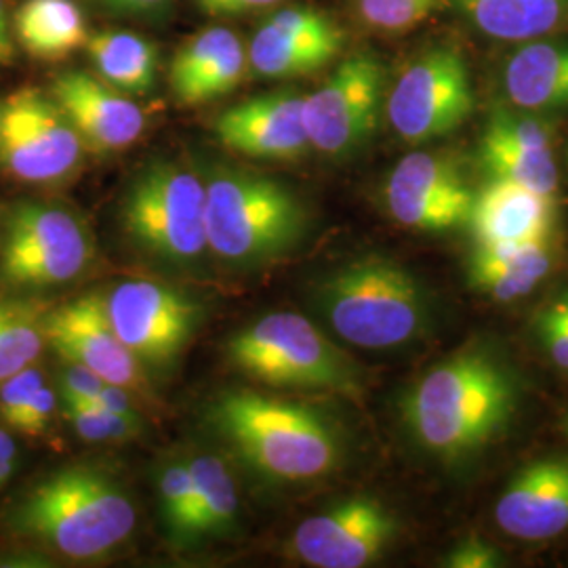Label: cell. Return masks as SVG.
<instances>
[{
	"label": "cell",
	"instance_id": "27",
	"mask_svg": "<svg viewBox=\"0 0 568 568\" xmlns=\"http://www.w3.org/2000/svg\"><path fill=\"white\" fill-rule=\"evenodd\" d=\"M344 41L305 39L272 26L262 23L248 47V63L255 74L265 79H293L321 70L335 60Z\"/></svg>",
	"mask_w": 568,
	"mask_h": 568
},
{
	"label": "cell",
	"instance_id": "11",
	"mask_svg": "<svg viewBox=\"0 0 568 568\" xmlns=\"http://www.w3.org/2000/svg\"><path fill=\"white\" fill-rule=\"evenodd\" d=\"M82 150L60 103L39 89H20L0 103V163L21 182H60L81 164Z\"/></svg>",
	"mask_w": 568,
	"mask_h": 568
},
{
	"label": "cell",
	"instance_id": "14",
	"mask_svg": "<svg viewBox=\"0 0 568 568\" xmlns=\"http://www.w3.org/2000/svg\"><path fill=\"white\" fill-rule=\"evenodd\" d=\"M384 199L396 224L419 232H448L467 225L476 192L453 159L413 152L392 169Z\"/></svg>",
	"mask_w": 568,
	"mask_h": 568
},
{
	"label": "cell",
	"instance_id": "6",
	"mask_svg": "<svg viewBox=\"0 0 568 568\" xmlns=\"http://www.w3.org/2000/svg\"><path fill=\"white\" fill-rule=\"evenodd\" d=\"M225 356L265 386L363 394L361 368L302 314L274 312L257 318L227 339Z\"/></svg>",
	"mask_w": 568,
	"mask_h": 568
},
{
	"label": "cell",
	"instance_id": "30",
	"mask_svg": "<svg viewBox=\"0 0 568 568\" xmlns=\"http://www.w3.org/2000/svg\"><path fill=\"white\" fill-rule=\"evenodd\" d=\"M164 530L173 546H194L196 523V488L185 459L169 462L156 476Z\"/></svg>",
	"mask_w": 568,
	"mask_h": 568
},
{
	"label": "cell",
	"instance_id": "33",
	"mask_svg": "<svg viewBox=\"0 0 568 568\" xmlns=\"http://www.w3.org/2000/svg\"><path fill=\"white\" fill-rule=\"evenodd\" d=\"M44 386V375L34 366H26L2 382L0 387V419L4 426L13 427L21 410L32 396Z\"/></svg>",
	"mask_w": 568,
	"mask_h": 568
},
{
	"label": "cell",
	"instance_id": "37",
	"mask_svg": "<svg viewBox=\"0 0 568 568\" xmlns=\"http://www.w3.org/2000/svg\"><path fill=\"white\" fill-rule=\"evenodd\" d=\"M108 382L87 366L68 363L61 375L63 400H91Z\"/></svg>",
	"mask_w": 568,
	"mask_h": 568
},
{
	"label": "cell",
	"instance_id": "32",
	"mask_svg": "<svg viewBox=\"0 0 568 568\" xmlns=\"http://www.w3.org/2000/svg\"><path fill=\"white\" fill-rule=\"evenodd\" d=\"M443 0H354L358 20L373 30L405 32L426 20Z\"/></svg>",
	"mask_w": 568,
	"mask_h": 568
},
{
	"label": "cell",
	"instance_id": "7",
	"mask_svg": "<svg viewBox=\"0 0 568 568\" xmlns=\"http://www.w3.org/2000/svg\"><path fill=\"white\" fill-rule=\"evenodd\" d=\"M121 224L145 257L173 270H196L209 251L203 180L171 159L145 164L122 196Z\"/></svg>",
	"mask_w": 568,
	"mask_h": 568
},
{
	"label": "cell",
	"instance_id": "10",
	"mask_svg": "<svg viewBox=\"0 0 568 568\" xmlns=\"http://www.w3.org/2000/svg\"><path fill=\"white\" fill-rule=\"evenodd\" d=\"M387 100V70L373 53L342 61L312 95H305V131L312 148L331 159L361 150L375 133Z\"/></svg>",
	"mask_w": 568,
	"mask_h": 568
},
{
	"label": "cell",
	"instance_id": "41",
	"mask_svg": "<svg viewBox=\"0 0 568 568\" xmlns=\"http://www.w3.org/2000/svg\"><path fill=\"white\" fill-rule=\"evenodd\" d=\"M16 464H18L16 443L4 429H0V488L4 487L13 476Z\"/></svg>",
	"mask_w": 568,
	"mask_h": 568
},
{
	"label": "cell",
	"instance_id": "42",
	"mask_svg": "<svg viewBox=\"0 0 568 568\" xmlns=\"http://www.w3.org/2000/svg\"><path fill=\"white\" fill-rule=\"evenodd\" d=\"M16 58V44H13V34L9 28V20L4 13V4L0 0V65L11 63Z\"/></svg>",
	"mask_w": 568,
	"mask_h": 568
},
{
	"label": "cell",
	"instance_id": "31",
	"mask_svg": "<svg viewBox=\"0 0 568 568\" xmlns=\"http://www.w3.org/2000/svg\"><path fill=\"white\" fill-rule=\"evenodd\" d=\"M63 413L74 432L89 443L131 440L142 432L140 417H122L91 400H63Z\"/></svg>",
	"mask_w": 568,
	"mask_h": 568
},
{
	"label": "cell",
	"instance_id": "21",
	"mask_svg": "<svg viewBox=\"0 0 568 568\" xmlns=\"http://www.w3.org/2000/svg\"><path fill=\"white\" fill-rule=\"evenodd\" d=\"M248 65L241 39L227 28H206L183 44L169 70V84L183 105L217 100L234 91Z\"/></svg>",
	"mask_w": 568,
	"mask_h": 568
},
{
	"label": "cell",
	"instance_id": "15",
	"mask_svg": "<svg viewBox=\"0 0 568 568\" xmlns=\"http://www.w3.org/2000/svg\"><path fill=\"white\" fill-rule=\"evenodd\" d=\"M42 333L68 363L91 368L103 382L126 389L145 386L138 358L108 318L103 295H82L49 312L42 318Z\"/></svg>",
	"mask_w": 568,
	"mask_h": 568
},
{
	"label": "cell",
	"instance_id": "19",
	"mask_svg": "<svg viewBox=\"0 0 568 568\" xmlns=\"http://www.w3.org/2000/svg\"><path fill=\"white\" fill-rule=\"evenodd\" d=\"M504 532L541 541L568 530V462L541 459L520 469L495 506Z\"/></svg>",
	"mask_w": 568,
	"mask_h": 568
},
{
	"label": "cell",
	"instance_id": "20",
	"mask_svg": "<svg viewBox=\"0 0 568 568\" xmlns=\"http://www.w3.org/2000/svg\"><path fill=\"white\" fill-rule=\"evenodd\" d=\"M469 230L476 244H527L551 241L556 199L520 183L487 180L476 192Z\"/></svg>",
	"mask_w": 568,
	"mask_h": 568
},
{
	"label": "cell",
	"instance_id": "39",
	"mask_svg": "<svg viewBox=\"0 0 568 568\" xmlns=\"http://www.w3.org/2000/svg\"><path fill=\"white\" fill-rule=\"evenodd\" d=\"M194 2L211 18H232V16L262 11L272 4H278L281 0H194Z\"/></svg>",
	"mask_w": 568,
	"mask_h": 568
},
{
	"label": "cell",
	"instance_id": "13",
	"mask_svg": "<svg viewBox=\"0 0 568 568\" xmlns=\"http://www.w3.org/2000/svg\"><path fill=\"white\" fill-rule=\"evenodd\" d=\"M398 535L394 514L375 497H349L305 518L288 549L307 567L363 568L377 562Z\"/></svg>",
	"mask_w": 568,
	"mask_h": 568
},
{
	"label": "cell",
	"instance_id": "25",
	"mask_svg": "<svg viewBox=\"0 0 568 568\" xmlns=\"http://www.w3.org/2000/svg\"><path fill=\"white\" fill-rule=\"evenodd\" d=\"M16 39L39 60H61L89 39L74 0H26L13 16Z\"/></svg>",
	"mask_w": 568,
	"mask_h": 568
},
{
	"label": "cell",
	"instance_id": "43",
	"mask_svg": "<svg viewBox=\"0 0 568 568\" xmlns=\"http://www.w3.org/2000/svg\"><path fill=\"white\" fill-rule=\"evenodd\" d=\"M556 304L560 305L565 312L568 314V291L567 293H562L558 300H556Z\"/></svg>",
	"mask_w": 568,
	"mask_h": 568
},
{
	"label": "cell",
	"instance_id": "2",
	"mask_svg": "<svg viewBox=\"0 0 568 568\" xmlns=\"http://www.w3.org/2000/svg\"><path fill=\"white\" fill-rule=\"evenodd\" d=\"M206 422L246 466L270 483H310L339 466L344 445L316 406L253 389H227L206 408Z\"/></svg>",
	"mask_w": 568,
	"mask_h": 568
},
{
	"label": "cell",
	"instance_id": "28",
	"mask_svg": "<svg viewBox=\"0 0 568 568\" xmlns=\"http://www.w3.org/2000/svg\"><path fill=\"white\" fill-rule=\"evenodd\" d=\"M196 488L194 546L204 539H225L239 527V490L230 467L215 453L185 459Z\"/></svg>",
	"mask_w": 568,
	"mask_h": 568
},
{
	"label": "cell",
	"instance_id": "26",
	"mask_svg": "<svg viewBox=\"0 0 568 568\" xmlns=\"http://www.w3.org/2000/svg\"><path fill=\"white\" fill-rule=\"evenodd\" d=\"M84 51L102 81L129 95H145L154 89L159 51L150 41L126 30L89 34Z\"/></svg>",
	"mask_w": 568,
	"mask_h": 568
},
{
	"label": "cell",
	"instance_id": "34",
	"mask_svg": "<svg viewBox=\"0 0 568 568\" xmlns=\"http://www.w3.org/2000/svg\"><path fill=\"white\" fill-rule=\"evenodd\" d=\"M535 331L539 344L548 352L549 358L568 371V314L560 305L549 304L535 318Z\"/></svg>",
	"mask_w": 568,
	"mask_h": 568
},
{
	"label": "cell",
	"instance_id": "3",
	"mask_svg": "<svg viewBox=\"0 0 568 568\" xmlns=\"http://www.w3.org/2000/svg\"><path fill=\"white\" fill-rule=\"evenodd\" d=\"M129 493L95 466L61 467L28 490L13 527L72 560L110 556L135 530Z\"/></svg>",
	"mask_w": 568,
	"mask_h": 568
},
{
	"label": "cell",
	"instance_id": "35",
	"mask_svg": "<svg viewBox=\"0 0 568 568\" xmlns=\"http://www.w3.org/2000/svg\"><path fill=\"white\" fill-rule=\"evenodd\" d=\"M501 565L504 556L476 535L459 541L445 558V567L450 568H495Z\"/></svg>",
	"mask_w": 568,
	"mask_h": 568
},
{
	"label": "cell",
	"instance_id": "8",
	"mask_svg": "<svg viewBox=\"0 0 568 568\" xmlns=\"http://www.w3.org/2000/svg\"><path fill=\"white\" fill-rule=\"evenodd\" d=\"M95 253L77 215L58 204H13L0 239V274L18 286H53L79 278Z\"/></svg>",
	"mask_w": 568,
	"mask_h": 568
},
{
	"label": "cell",
	"instance_id": "38",
	"mask_svg": "<svg viewBox=\"0 0 568 568\" xmlns=\"http://www.w3.org/2000/svg\"><path fill=\"white\" fill-rule=\"evenodd\" d=\"M103 11L124 18H156L169 9L171 0H93Z\"/></svg>",
	"mask_w": 568,
	"mask_h": 568
},
{
	"label": "cell",
	"instance_id": "23",
	"mask_svg": "<svg viewBox=\"0 0 568 568\" xmlns=\"http://www.w3.org/2000/svg\"><path fill=\"white\" fill-rule=\"evenodd\" d=\"M504 91L527 112L567 110L568 41L523 42L504 65Z\"/></svg>",
	"mask_w": 568,
	"mask_h": 568
},
{
	"label": "cell",
	"instance_id": "12",
	"mask_svg": "<svg viewBox=\"0 0 568 568\" xmlns=\"http://www.w3.org/2000/svg\"><path fill=\"white\" fill-rule=\"evenodd\" d=\"M103 300L119 339L152 368L173 365L201 325V305L169 284L124 281Z\"/></svg>",
	"mask_w": 568,
	"mask_h": 568
},
{
	"label": "cell",
	"instance_id": "17",
	"mask_svg": "<svg viewBox=\"0 0 568 568\" xmlns=\"http://www.w3.org/2000/svg\"><path fill=\"white\" fill-rule=\"evenodd\" d=\"M304 100L297 91H272L236 103L217 116V140L248 159L297 161L312 148Z\"/></svg>",
	"mask_w": 568,
	"mask_h": 568
},
{
	"label": "cell",
	"instance_id": "1",
	"mask_svg": "<svg viewBox=\"0 0 568 568\" xmlns=\"http://www.w3.org/2000/svg\"><path fill=\"white\" fill-rule=\"evenodd\" d=\"M516 403L518 387L506 365L483 349H464L406 389L400 419L417 447L443 462H459L509 426Z\"/></svg>",
	"mask_w": 568,
	"mask_h": 568
},
{
	"label": "cell",
	"instance_id": "16",
	"mask_svg": "<svg viewBox=\"0 0 568 568\" xmlns=\"http://www.w3.org/2000/svg\"><path fill=\"white\" fill-rule=\"evenodd\" d=\"M551 143L548 122L520 108H497L488 116L476 159L487 180L520 183L556 199L560 175Z\"/></svg>",
	"mask_w": 568,
	"mask_h": 568
},
{
	"label": "cell",
	"instance_id": "40",
	"mask_svg": "<svg viewBox=\"0 0 568 568\" xmlns=\"http://www.w3.org/2000/svg\"><path fill=\"white\" fill-rule=\"evenodd\" d=\"M93 405L102 406L110 413H116L122 417H140L135 405H133V398L129 394V389L122 386H114V384H105V386L91 398Z\"/></svg>",
	"mask_w": 568,
	"mask_h": 568
},
{
	"label": "cell",
	"instance_id": "4",
	"mask_svg": "<svg viewBox=\"0 0 568 568\" xmlns=\"http://www.w3.org/2000/svg\"><path fill=\"white\" fill-rule=\"evenodd\" d=\"M206 243L232 270H260L295 251L310 217L300 196L274 178L220 166L204 182Z\"/></svg>",
	"mask_w": 568,
	"mask_h": 568
},
{
	"label": "cell",
	"instance_id": "9",
	"mask_svg": "<svg viewBox=\"0 0 568 568\" xmlns=\"http://www.w3.org/2000/svg\"><path fill=\"white\" fill-rule=\"evenodd\" d=\"M474 108L469 65L447 44L417 55L387 91V121L400 140L413 145L455 133L474 114Z\"/></svg>",
	"mask_w": 568,
	"mask_h": 568
},
{
	"label": "cell",
	"instance_id": "29",
	"mask_svg": "<svg viewBox=\"0 0 568 568\" xmlns=\"http://www.w3.org/2000/svg\"><path fill=\"white\" fill-rule=\"evenodd\" d=\"M37 305L0 304V384L41 354L44 333Z\"/></svg>",
	"mask_w": 568,
	"mask_h": 568
},
{
	"label": "cell",
	"instance_id": "18",
	"mask_svg": "<svg viewBox=\"0 0 568 568\" xmlns=\"http://www.w3.org/2000/svg\"><path fill=\"white\" fill-rule=\"evenodd\" d=\"M51 98L93 152H116L140 140L145 116L126 93L87 72H63L53 79Z\"/></svg>",
	"mask_w": 568,
	"mask_h": 568
},
{
	"label": "cell",
	"instance_id": "44",
	"mask_svg": "<svg viewBox=\"0 0 568 568\" xmlns=\"http://www.w3.org/2000/svg\"><path fill=\"white\" fill-rule=\"evenodd\" d=\"M565 429H567V436H568V417H567V422H565Z\"/></svg>",
	"mask_w": 568,
	"mask_h": 568
},
{
	"label": "cell",
	"instance_id": "24",
	"mask_svg": "<svg viewBox=\"0 0 568 568\" xmlns=\"http://www.w3.org/2000/svg\"><path fill=\"white\" fill-rule=\"evenodd\" d=\"M480 34L504 42L546 39L568 28V0H457Z\"/></svg>",
	"mask_w": 568,
	"mask_h": 568
},
{
	"label": "cell",
	"instance_id": "36",
	"mask_svg": "<svg viewBox=\"0 0 568 568\" xmlns=\"http://www.w3.org/2000/svg\"><path fill=\"white\" fill-rule=\"evenodd\" d=\"M55 406H58L55 392L51 387L42 386L32 396V400L26 405V408L21 410L18 422L13 424L11 429L26 434V436H32V438L41 436L42 432L51 424V419H53Z\"/></svg>",
	"mask_w": 568,
	"mask_h": 568
},
{
	"label": "cell",
	"instance_id": "22",
	"mask_svg": "<svg viewBox=\"0 0 568 568\" xmlns=\"http://www.w3.org/2000/svg\"><path fill=\"white\" fill-rule=\"evenodd\" d=\"M554 265L549 241L527 244H476L467 260V284L480 295L509 304L530 295Z\"/></svg>",
	"mask_w": 568,
	"mask_h": 568
},
{
	"label": "cell",
	"instance_id": "5",
	"mask_svg": "<svg viewBox=\"0 0 568 568\" xmlns=\"http://www.w3.org/2000/svg\"><path fill=\"white\" fill-rule=\"evenodd\" d=\"M314 307L345 344L394 349L429 326V297L419 278L386 257H363L325 274L312 291Z\"/></svg>",
	"mask_w": 568,
	"mask_h": 568
}]
</instances>
